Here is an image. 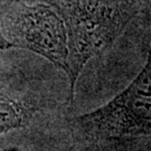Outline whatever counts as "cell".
Returning a JSON list of instances; mask_svg holds the SVG:
<instances>
[{"mask_svg": "<svg viewBox=\"0 0 151 151\" xmlns=\"http://www.w3.org/2000/svg\"><path fill=\"white\" fill-rule=\"evenodd\" d=\"M28 49L62 70L67 65L64 22L48 4L5 0L0 5V49Z\"/></svg>", "mask_w": 151, "mask_h": 151, "instance_id": "2", "label": "cell"}, {"mask_svg": "<svg viewBox=\"0 0 151 151\" xmlns=\"http://www.w3.org/2000/svg\"><path fill=\"white\" fill-rule=\"evenodd\" d=\"M30 114V108L0 92V134L22 127Z\"/></svg>", "mask_w": 151, "mask_h": 151, "instance_id": "4", "label": "cell"}, {"mask_svg": "<svg viewBox=\"0 0 151 151\" xmlns=\"http://www.w3.org/2000/svg\"><path fill=\"white\" fill-rule=\"evenodd\" d=\"M58 12L67 35L66 74L72 102L76 81L88 60L109 49L147 0H44Z\"/></svg>", "mask_w": 151, "mask_h": 151, "instance_id": "1", "label": "cell"}, {"mask_svg": "<svg viewBox=\"0 0 151 151\" xmlns=\"http://www.w3.org/2000/svg\"><path fill=\"white\" fill-rule=\"evenodd\" d=\"M75 125L90 140L151 134V47L134 81L104 106L75 118Z\"/></svg>", "mask_w": 151, "mask_h": 151, "instance_id": "3", "label": "cell"}]
</instances>
